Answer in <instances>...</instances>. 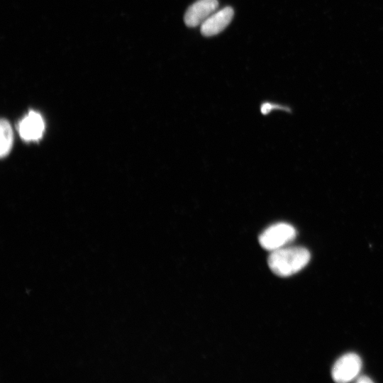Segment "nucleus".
<instances>
[{"label": "nucleus", "instance_id": "nucleus-8", "mask_svg": "<svg viewBox=\"0 0 383 383\" xmlns=\"http://www.w3.org/2000/svg\"><path fill=\"white\" fill-rule=\"evenodd\" d=\"M274 109H284V107H282L281 106H277L276 104H272L270 103H265V104H263L261 107V112L263 114H267Z\"/></svg>", "mask_w": 383, "mask_h": 383}, {"label": "nucleus", "instance_id": "nucleus-2", "mask_svg": "<svg viewBox=\"0 0 383 383\" xmlns=\"http://www.w3.org/2000/svg\"><path fill=\"white\" fill-rule=\"evenodd\" d=\"M296 235L294 227L287 223H278L267 228L259 236V243L265 250L274 251L292 242Z\"/></svg>", "mask_w": 383, "mask_h": 383}, {"label": "nucleus", "instance_id": "nucleus-1", "mask_svg": "<svg viewBox=\"0 0 383 383\" xmlns=\"http://www.w3.org/2000/svg\"><path fill=\"white\" fill-rule=\"evenodd\" d=\"M311 258L309 251L303 247H283L272 251L267 263L271 271L279 277H289L305 267Z\"/></svg>", "mask_w": 383, "mask_h": 383}, {"label": "nucleus", "instance_id": "nucleus-6", "mask_svg": "<svg viewBox=\"0 0 383 383\" xmlns=\"http://www.w3.org/2000/svg\"><path fill=\"white\" fill-rule=\"evenodd\" d=\"M233 16V9L231 6L215 11L201 25V34L206 37L218 34L231 23Z\"/></svg>", "mask_w": 383, "mask_h": 383}, {"label": "nucleus", "instance_id": "nucleus-4", "mask_svg": "<svg viewBox=\"0 0 383 383\" xmlns=\"http://www.w3.org/2000/svg\"><path fill=\"white\" fill-rule=\"evenodd\" d=\"M218 7V0H197L187 9L184 23L189 27L201 25Z\"/></svg>", "mask_w": 383, "mask_h": 383}, {"label": "nucleus", "instance_id": "nucleus-9", "mask_svg": "<svg viewBox=\"0 0 383 383\" xmlns=\"http://www.w3.org/2000/svg\"><path fill=\"white\" fill-rule=\"evenodd\" d=\"M356 382L359 383H371L373 381L368 377L362 376L359 378H357Z\"/></svg>", "mask_w": 383, "mask_h": 383}, {"label": "nucleus", "instance_id": "nucleus-5", "mask_svg": "<svg viewBox=\"0 0 383 383\" xmlns=\"http://www.w3.org/2000/svg\"><path fill=\"white\" fill-rule=\"evenodd\" d=\"M44 130L45 123L41 115L34 111H30L18 124L19 135L26 141L39 140Z\"/></svg>", "mask_w": 383, "mask_h": 383}, {"label": "nucleus", "instance_id": "nucleus-3", "mask_svg": "<svg viewBox=\"0 0 383 383\" xmlns=\"http://www.w3.org/2000/svg\"><path fill=\"white\" fill-rule=\"evenodd\" d=\"M362 368L360 356L353 353H346L339 357L333 366L331 376L339 383L349 382L357 379Z\"/></svg>", "mask_w": 383, "mask_h": 383}, {"label": "nucleus", "instance_id": "nucleus-7", "mask_svg": "<svg viewBox=\"0 0 383 383\" xmlns=\"http://www.w3.org/2000/svg\"><path fill=\"white\" fill-rule=\"evenodd\" d=\"M1 147L0 155L1 157H6L11 151L13 145V131L9 122L6 119H1L0 122Z\"/></svg>", "mask_w": 383, "mask_h": 383}]
</instances>
